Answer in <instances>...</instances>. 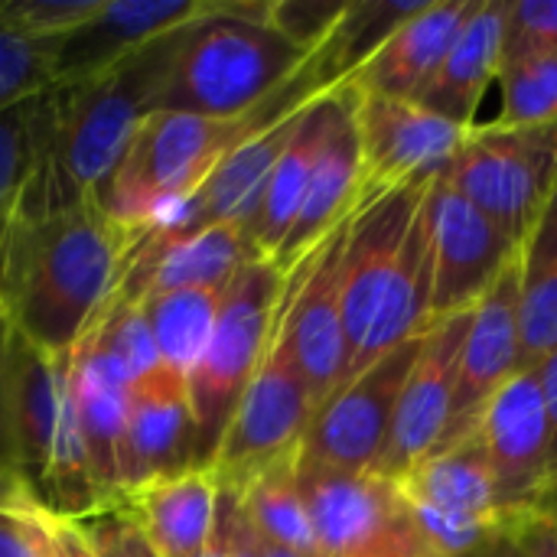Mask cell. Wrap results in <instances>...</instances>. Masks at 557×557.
Here are the masks:
<instances>
[{"instance_id":"43","label":"cell","mask_w":557,"mask_h":557,"mask_svg":"<svg viewBox=\"0 0 557 557\" xmlns=\"http://www.w3.org/2000/svg\"><path fill=\"white\" fill-rule=\"evenodd\" d=\"M519 522V519H516ZM516 522H509L506 529H499L496 535H490L486 542H480L476 548H470L460 557H519V542H516Z\"/></svg>"},{"instance_id":"26","label":"cell","mask_w":557,"mask_h":557,"mask_svg":"<svg viewBox=\"0 0 557 557\" xmlns=\"http://www.w3.org/2000/svg\"><path fill=\"white\" fill-rule=\"evenodd\" d=\"M339 88V85H336ZM336 88L320 95L307 114L300 117L287 150L281 153L268 186H264V196H261V206L248 225V242L251 248L258 251V258H274L277 248L284 245L297 212H300V202L307 196V186H310V176H313V166H317V157L323 150V140H326V131H330V121H333V111H336Z\"/></svg>"},{"instance_id":"34","label":"cell","mask_w":557,"mask_h":557,"mask_svg":"<svg viewBox=\"0 0 557 557\" xmlns=\"http://www.w3.org/2000/svg\"><path fill=\"white\" fill-rule=\"evenodd\" d=\"M104 0H0V29L20 36H69L85 26Z\"/></svg>"},{"instance_id":"11","label":"cell","mask_w":557,"mask_h":557,"mask_svg":"<svg viewBox=\"0 0 557 557\" xmlns=\"http://www.w3.org/2000/svg\"><path fill=\"white\" fill-rule=\"evenodd\" d=\"M398 490L418 532L437 557H460L509 522L499 512L493 470L480 434L421 460Z\"/></svg>"},{"instance_id":"31","label":"cell","mask_w":557,"mask_h":557,"mask_svg":"<svg viewBox=\"0 0 557 557\" xmlns=\"http://www.w3.org/2000/svg\"><path fill=\"white\" fill-rule=\"evenodd\" d=\"M46 127V91L0 114V251L16 222L26 180L33 173Z\"/></svg>"},{"instance_id":"29","label":"cell","mask_w":557,"mask_h":557,"mask_svg":"<svg viewBox=\"0 0 557 557\" xmlns=\"http://www.w3.org/2000/svg\"><path fill=\"white\" fill-rule=\"evenodd\" d=\"M238 509L251 529V535L264 545H277L297 555L320 557L313 522L307 503L297 486V457L281 460L245 483L238 493Z\"/></svg>"},{"instance_id":"20","label":"cell","mask_w":557,"mask_h":557,"mask_svg":"<svg viewBox=\"0 0 557 557\" xmlns=\"http://www.w3.org/2000/svg\"><path fill=\"white\" fill-rule=\"evenodd\" d=\"M248 261H258V251L245 225H209L183 238H147L140 232L111 297L144 300L166 290L228 287Z\"/></svg>"},{"instance_id":"41","label":"cell","mask_w":557,"mask_h":557,"mask_svg":"<svg viewBox=\"0 0 557 557\" xmlns=\"http://www.w3.org/2000/svg\"><path fill=\"white\" fill-rule=\"evenodd\" d=\"M519 557H557V516L532 512L516 522Z\"/></svg>"},{"instance_id":"42","label":"cell","mask_w":557,"mask_h":557,"mask_svg":"<svg viewBox=\"0 0 557 557\" xmlns=\"http://www.w3.org/2000/svg\"><path fill=\"white\" fill-rule=\"evenodd\" d=\"M225 557H255V535L238 509V499L232 493V525H228V548Z\"/></svg>"},{"instance_id":"36","label":"cell","mask_w":557,"mask_h":557,"mask_svg":"<svg viewBox=\"0 0 557 557\" xmlns=\"http://www.w3.org/2000/svg\"><path fill=\"white\" fill-rule=\"evenodd\" d=\"M0 557H42L29 493L7 473H0Z\"/></svg>"},{"instance_id":"19","label":"cell","mask_w":557,"mask_h":557,"mask_svg":"<svg viewBox=\"0 0 557 557\" xmlns=\"http://www.w3.org/2000/svg\"><path fill=\"white\" fill-rule=\"evenodd\" d=\"M199 467L196 414L189 382L157 369L127 392V421L121 444V496L157 476Z\"/></svg>"},{"instance_id":"18","label":"cell","mask_w":557,"mask_h":557,"mask_svg":"<svg viewBox=\"0 0 557 557\" xmlns=\"http://www.w3.org/2000/svg\"><path fill=\"white\" fill-rule=\"evenodd\" d=\"M362 202V144H359V124H356V88L352 82H343L336 88V111L323 140V150L317 157L307 196L300 202V212L271 258L281 271H290L300 264L336 225H343Z\"/></svg>"},{"instance_id":"32","label":"cell","mask_w":557,"mask_h":557,"mask_svg":"<svg viewBox=\"0 0 557 557\" xmlns=\"http://www.w3.org/2000/svg\"><path fill=\"white\" fill-rule=\"evenodd\" d=\"M503 111L496 124L529 127L557 121V55L555 52H522L503 59L499 69Z\"/></svg>"},{"instance_id":"7","label":"cell","mask_w":557,"mask_h":557,"mask_svg":"<svg viewBox=\"0 0 557 557\" xmlns=\"http://www.w3.org/2000/svg\"><path fill=\"white\" fill-rule=\"evenodd\" d=\"M444 180L522 245L557 193V121L473 124L444 166Z\"/></svg>"},{"instance_id":"30","label":"cell","mask_w":557,"mask_h":557,"mask_svg":"<svg viewBox=\"0 0 557 557\" xmlns=\"http://www.w3.org/2000/svg\"><path fill=\"white\" fill-rule=\"evenodd\" d=\"M82 343H88L91 352H98L127 385H137L163 369L140 300L108 297L98 317L82 333Z\"/></svg>"},{"instance_id":"35","label":"cell","mask_w":557,"mask_h":557,"mask_svg":"<svg viewBox=\"0 0 557 557\" xmlns=\"http://www.w3.org/2000/svg\"><path fill=\"white\" fill-rule=\"evenodd\" d=\"M555 52L557 55V0H516L509 3L506 23V52Z\"/></svg>"},{"instance_id":"12","label":"cell","mask_w":557,"mask_h":557,"mask_svg":"<svg viewBox=\"0 0 557 557\" xmlns=\"http://www.w3.org/2000/svg\"><path fill=\"white\" fill-rule=\"evenodd\" d=\"M349 219L287 271L284 336L297 372L310 388L313 408H320L346 379L349 352L343 326V245Z\"/></svg>"},{"instance_id":"24","label":"cell","mask_w":557,"mask_h":557,"mask_svg":"<svg viewBox=\"0 0 557 557\" xmlns=\"http://www.w3.org/2000/svg\"><path fill=\"white\" fill-rule=\"evenodd\" d=\"M506 23L509 0H476L454 49L447 52L444 65L437 69L434 82L418 98V104L450 124L473 127L476 108L503 69Z\"/></svg>"},{"instance_id":"9","label":"cell","mask_w":557,"mask_h":557,"mask_svg":"<svg viewBox=\"0 0 557 557\" xmlns=\"http://www.w3.org/2000/svg\"><path fill=\"white\" fill-rule=\"evenodd\" d=\"M320 557H437L398 483L379 473L297 467Z\"/></svg>"},{"instance_id":"23","label":"cell","mask_w":557,"mask_h":557,"mask_svg":"<svg viewBox=\"0 0 557 557\" xmlns=\"http://www.w3.org/2000/svg\"><path fill=\"white\" fill-rule=\"evenodd\" d=\"M160 557H202L219 525L222 486L209 467L131 486L117 506Z\"/></svg>"},{"instance_id":"27","label":"cell","mask_w":557,"mask_h":557,"mask_svg":"<svg viewBox=\"0 0 557 557\" xmlns=\"http://www.w3.org/2000/svg\"><path fill=\"white\" fill-rule=\"evenodd\" d=\"M557 349V193L519 245V372Z\"/></svg>"},{"instance_id":"1","label":"cell","mask_w":557,"mask_h":557,"mask_svg":"<svg viewBox=\"0 0 557 557\" xmlns=\"http://www.w3.org/2000/svg\"><path fill=\"white\" fill-rule=\"evenodd\" d=\"M189 26L140 46L104 72L46 88V127L16 219L104 202L108 183L140 121L153 111Z\"/></svg>"},{"instance_id":"28","label":"cell","mask_w":557,"mask_h":557,"mask_svg":"<svg viewBox=\"0 0 557 557\" xmlns=\"http://www.w3.org/2000/svg\"><path fill=\"white\" fill-rule=\"evenodd\" d=\"M222 294L225 287H189V290H166L140 300L163 369H170L186 382L193 379V372L199 369L209 349Z\"/></svg>"},{"instance_id":"33","label":"cell","mask_w":557,"mask_h":557,"mask_svg":"<svg viewBox=\"0 0 557 557\" xmlns=\"http://www.w3.org/2000/svg\"><path fill=\"white\" fill-rule=\"evenodd\" d=\"M62 42L65 36L39 39L0 29V114L52 85Z\"/></svg>"},{"instance_id":"22","label":"cell","mask_w":557,"mask_h":557,"mask_svg":"<svg viewBox=\"0 0 557 557\" xmlns=\"http://www.w3.org/2000/svg\"><path fill=\"white\" fill-rule=\"evenodd\" d=\"M476 0H428L356 72L352 88L398 101H418L454 49Z\"/></svg>"},{"instance_id":"2","label":"cell","mask_w":557,"mask_h":557,"mask_svg":"<svg viewBox=\"0 0 557 557\" xmlns=\"http://www.w3.org/2000/svg\"><path fill=\"white\" fill-rule=\"evenodd\" d=\"M140 225L108 202L16 219L0 251V310L29 343L69 352L114 294Z\"/></svg>"},{"instance_id":"45","label":"cell","mask_w":557,"mask_h":557,"mask_svg":"<svg viewBox=\"0 0 557 557\" xmlns=\"http://www.w3.org/2000/svg\"><path fill=\"white\" fill-rule=\"evenodd\" d=\"M7 339H10V320L0 310V369H3V356H7Z\"/></svg>"},{"instance_id":"13","label":"cell","mask_w":557,"mask_h":557,"mask_svg":"<svg viewBox=\"0 0 557 557\" xmlns=\"http://www.w3.org/2000/svg\"><path fill=\"white\" fill-rule=\"evenodd\" d=\"M476 434L486 447L503 519L516 522L548 512V421L535 369L516 372L499 388Z\"/></svg>"},{"instance_id":"8","label":"cell","mask_w":557,"mask_h":557,"mask_svg":"<svg viewBox=\"0 0 557 557\" xmlns=\"http://www.w3.org/2000/svg\"><path fill=\"white\" fill-rule=\"evenodd\" d=\"M313 411L317 408L310 388L300 379L284 336V304H281L268 352L258 372L251 375L245 395L238 398L206 467L215 473L225 493H238L268 467L300 454V441L313 421Z\"/></svg>"},{"instance_id":"21","label":"cell","mask_w":557,"mask_h":557,"mask_svg":"<svg viewBox=\"0 0 557 557\" xmlns=\"http://www.w3.org/2000/svg\"><path fill=\"white\" fill-rule=\"evenodd\" d=\"M225 3L228 0H104L85 26L65 36L52 85L104 72L140 46L222 13Z\"/></svg>"},{"instance_id":"37","label":"cell","mask_w":557,"mask_h":557,"mask_svg":"<svg viewBox=\"0 0 557 557\" xmlns=\"http://www.w3.org/2000/svg\"><path fill=\"white\" fill-rule=\"evenodd\" d=\"M346 3H320V0H281L271 3V26H277L284 36H290L297 46L304 49H317L330 29L336 26V20L343 16Z\"/></svg>"},{"instance_id":"39","label":"cell","mask_w":557,"mask_h":557,"mask_svg":"<svg viewBox=\"0 0 557 557\" xmlns=\"http://www.w3.org/2000/svg\"><path fill=\"white\" fill-rule=\"evenodd\" d=\"M82 525L101 557H160L153 552V545L140 535V529L117 509L101 512Z\"/></svg>"},{"instance_id":"16","label":"cell","mask_w":557,"mask_h":557,"mask_svg":"<svg viewBox=\"0 0 557 557\" xmlns=\"http://www.w3.org/2000/svg\"><path fill=\"white\" fill-rule=\"evenodd\" d=\"M356 124L362 144V199L441 173L470 131L431 114L418 101L362 91H356Z\"/></svg>"},{"instance_id":"40","label":"cell","mask_w":557,"mask_h":557,"mask_svg":"<svg viewBox=\"0 0 557 557\" xmlns=\"http://www.w3.org/2000/svg\"><path fill=\"white\" fill-rule=\"evenodd\" d=\"M539 385H542V401H545V421H548V476H552V493H548V512L557 516V349L548 352L539 366Z\"/></svg>"},{"instance_id":"38","label":"cell","mask_w":557,"mask_h":557,"mask_svg":"<svg viewBox=\"0 0 557 557\" xmlns=\"http://www.w3.org/2000/svg\"><path fill=\"white\" fill-rule=\"evenodd\" d=\"M29 509H33V525L39 535L42 557H101L78 519L49 512L33 496H29Z\"/></svg>"},{"instance_id":"5","label":"cell","mask_w":557,"mask_h":557,"mask_svg":"<svg viewBox=\"0 0 557 557\" xmlns=\"http://www.w3.org/2000/svg\"><path fill=\"white\" fill-rule=\"evenodd\" d=\"M268 13L271 3L228 0L222 13L193 23L153 111L242 117L274 98L313 49L271 26Z\"/></svg>"},{"instance_id":"3","label":"cell","mask_w":557,"mask_h":557,"mask_svg":"<svg viewBox=\"0 0 557 557\" xmlns=\"http://www.w3.org/2000/svg\"><path fill=\"white\" fill-rule=\"evenodd\" d=\"M333 33V29H330ZM346 62L326 36L300 72L264 104L242 117H202V114H176V111H150L131 147L124 150L104 202L114 215L131 225H150L160 212L186 202L199 193L209 173L251 134L284 121L317 101L320 95L333 91L336 85L349 82Z\"/></svg>"},{"instance_id":"4","label":"cell","mask_w":557,"mask_h":557,"mask_svg":"<svg viewBox=\"0 0 557 557\" xmlns=\"http://www.w3.org/2000/svg\"><path fill=\"white\" fill-rule=\"evenodd\" d=\"M72 349L52 352L10 326L0 369V473L42 509L88 522L104 509L69 392Z\"/></svg>"},{"instance_id":"14","label":"cell","mask_w":557,"mask_h":557,"mask_svg":"<svg viewBox=\"0 0 557 557\" xmlns=\"http://www.w3.org/2000/svg\"><path fill=\"white\" fill-rule=\"evenodd\" d=\"M431 238L434 323L473 310L496 284V277L506 271V264L519 255V245L444 180V170L431 186Z\"/></svg>"},{"instance_id":"44","label":"cell","mask_w":557,"mask_h":557,"mask_svg":"<svg viewBox=\"0 0 557 557\" xmlns=\"http://www.w3.org/2000/svg\"><path fill=\"white\" fill-rule=\"evenodd\" d=\"M255 557H310V555H297V552H287V548H277V545H264L255 539Z\"/></svg>"},{"instance_id":"25","label":"cell","mask_w":557,"mask_h":557,"mask_svg":"<svg viewBox=\"0 0 557 557\" xmlns=\"http://www.w3.org/2000/svg\"><path fill=\"white\" fill-rule=\"evenodd\" d=\"M69 392L95 486L104 499V509L111 512L121 499V444L131 385L98 352H91L88 343L78 339L72 346Z\"/></svg>"},{"instance_id":"15","label":"cell","mask_w":557,"mask_h":557,"mask_svg":"<svg viewBox=\"0 0 557 557\" xmlns=\"http://www.w3.org/2000/svg\"><path fill=\"white\" fill-rule=\"evenodd\" d=\"M470 317H473V310L444 317V320L431 323V330L424 333L418 362H414V369L401 388L398 408H395L388 447L375 470L379 476L398 483L421 460H428L437 450V444L447 431V421H450V408H454L460 352H463V339L470 330Z\"/></svg>"},{"instance_id":"6","label":"cell","mask_w":557,"mask_h":557,"mask_svg":"<svg viewBox=\"0 0 557 557\" xmlns=\"http://www.w3.org/2000/svg\"><path fill=\"white\" fill-rule=\"evenodd\" d=\"M287 294V271L274 261H248L225 287L219 320L199 369L189 379V401L196 414V457L209 463L238 398L258 372L277 326Z\"/></svg>"},{"instance_id":"10","label":"cell","mask_w":557,"mask_h":557,"mask_svg":"<svg viewBox=\"0 0 557 557\" xmlns=\"http://www.w3.org/2000/svg\"><path fill=\"white\" fill-rule=\"evenodd\" d=\"M424 336L401 343L366 372L343 382L317 411L300 441L297 467L375 473L388 447L401 388L418 362Z\"/></svg>"},{"instance_id":"17","label":"cell","mask_w":557,"mask_h":557,"mask_svg":"<svg viewBox=\"0 0 557 557\" xmlns=\"http://www.w3.org/2000/svg\"><path fill=\"white\" fill-rule=\"evenodd\" d=\"M519 372V255L506 264L486 297L473 307L460 352V375L447 431L434 454L450 450L480 431L499 388ZM431 454V457H434Z\"/></svg>"}]
</instances>
